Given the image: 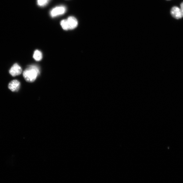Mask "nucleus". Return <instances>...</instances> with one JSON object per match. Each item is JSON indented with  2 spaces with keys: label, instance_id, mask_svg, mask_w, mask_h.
<instances>
[{
  "label": "nucleus",
  "instance_id": "obj_1",
  "mask_svg": "<svg viewBox=\"0 0 183 183\" xmlns=\"http://www.w3.org/2000/svg\"><path fill=\"white\" fill-rule=\"evenodd\" d=\"M38 67L35 65H31L28 67L23 72L24 79L28 82H34L40 74Z\"/></svg>",
  "mask_w": 183,
  "mask_h": 183
},
{
  "label": "nucleus",
  "instance_id": "obj_2",
  "mask_svg": "<svg viewBox=\"0 0 183 183\" xmlns=\"http://www.w3.org/2000/svg\"><path fill=\"white\" fill-rule=\"evenodd\" d=\"M171 15L175 19H180L183 18V13L180 8L177 6H174L170 10Z\"/></svg>",
  "mask_w": 183,
  "mask_h": 183
},
{
  "label": "nucleus",
  "instance_id": "obj_3",
  "mask_svg": "<svg viewBox=\"0 0 183 183\" xmlns=\"http://www.w3.org/2000/svg\"><path fill=\"white\" fill-rule=\"evenodd\" d=\"M66 11V8L65 7L63 6L57 7L51 11L50 15L52 17H54L64 14Z\"/></svg>",
  "mask_w": 183,
  "mask_h": 183
},
{
  "label": "nucleus",
  "instance_id": "obj_4",
  "mask_svg": "<svg viewBox=\"0 0 183 183\" xmlns=\"http://www.w3.org/2000/svg\"><path fill=\"white\" fill-rule=\"evenodd\" d=\"M22 72L21 67L17 63L14 64L9 70L10 74L14 77L20 75Z\"/></svg>",
  "mask_w": 183,
  "mask_h": 183
},
{
  "label": "nucleus",
  "instance_id": "obj_5",
  "mask_svg": "<svg viewBox=\"0 0 183 183\" xmlns=\"http://www.w3.org/2000/svg\"><path fill=\"white\" fill-rule=\"evenodd\" d=\"M20 84L19 81L16 80H12L8 85V88L10 90L13 92L19 91L20 87Z\"/></svg>",
  "mask_w": 183,
  "mask_h": 183
},
{
  "label": "nucleus",
  "instance_id": "obj_6",
  "mask_svg": "<svg viewBox=\"0 0 183 183\" xmlns=\"http://www.w3.org/2000/svg\"><path fill=\"white\" fill-rule=\"evenodd\" d=\"M69 30L74 29L78 25V22L76 19L73 16H70L67 19Z\"/></svg>",
  "mask_w": 183,
  "mask_h": 183
},
{
  "label": "nucleus",
  "instance_id": "obj_7",
  "mask_svg": "<svg viewBox=\"0 0 183 183\" xmlns=\"http://www.w3.org/2000/svg\"><path fill=\"white\" fill-rule=\"evenodd\" d=\"M33 58L37 61H39L43 58V54L41 52L38 50H36L34 52Z\"/></svg>",
  "mask_w": 183,
  "mask_h": 183
},
{
  "label": "nucleus",
  "instance_id": "obj_8",
  "mask_svg": "<svg viewBox=\"0 0 183 183\" xmlns=\"http://www.w3.org/2000/svg\"><path fill=\"white\" fill-rule=\"evenodd\" d=\"M60 24L63 29L65 30H69V26L67 21V20L64 19L62 20L60 22Z\"/></svg>",
  "mask_w": 183,
  "mask_h": 183
},
{
  "label": "nucleus",
  "instance_id": "obj_9",
  "mask_svg": "<svg viewBox=\"0 0 183 183\" xmlns=\"http://www.w3.org/2000/svg\"><path fill=\"white\" fill-rule=\"evenodd\" d=\"M48 0H37L38 5L40 6H43L46 5Z\"/></svg>",
  "mask_w": 183,
  "mask_h": 183
},
{
  "label": "nucleus",
  "instance_id": "obj_10",
  "mask_svg": "<svg viewBox=\"0 0 183 183\" xmlns=\"http://www.w3.org/2000/svg\"><path fill=\"white\" fill-rule=\"evenodd\" d=\"M180 9L182 10L183 13V2L180 4Z\"/></svg>",
  "mask_w": 183,
  "mask_h": 183
},
{
  "label": "nucleus",
  "instance_id": "obj_11",
  "mask_svg": "<svg viewBox=\"0 0 183 183\" xmlns=\"http://www.w3.org/2000/svg\"><path fill=\"white\" fill-rule=\"evenodd\" d=\"M166 1H170V0H166Z\"/></svg>",
  "mask_w": 183,
  "mask_h": 183
}]
</instances>
